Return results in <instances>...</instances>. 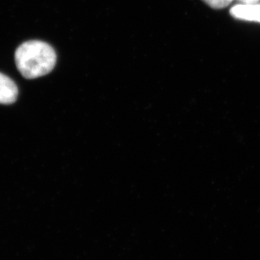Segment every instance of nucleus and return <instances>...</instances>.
Returning a JSON list of instances; mask_svg holds the SVG:
<instances>
[{"instance_id":"1","label":"nucleus","mask_w":260,"mask_h":260,"mask_svg":"<svg viewBox=\"0 0 260 260\" xmlns=\"http://www.w3.org/2000/svg\"><path fill=\"white\" fill-rule=\"evenodd\" d=\"M15 59L22 76L33 79L47 75L54 69L57 55L54 49L46 42L29 41L18 47Z\"/></svg>"},{"instance_id":"3","label":"nucleus","mask_w":260,"mask_h":260,"mask_svg":"<svg viewBox=\"0 0 260 260\" xmlns=\"http://www.w3.org/2000/svg\"><path fill=\"white\" fill-rule=\"evenodd\" d=\"M17 86L12 79L0 73V104L10 105L15 102L18 97Z\"/></svg>"},{"instance_id":"4","label":"nucleus","mask_w":260,"mask_h":260,"mask_svg":"<svg viewBox=\"0 0 260 260\" xmlns=\"http://www.w3.org/2000/svg\"><path fill=\"white\" fill-rule=\"evenodd\" d=\"M206 5L216 10H220L229 6L233 0H203Z\"/></svg>"},{"instance_id":"2","label":"nucleus","mask_w":260,"mask_h":260,"mask_svg":"<svg viewBox=\"0 0 260 260\" xmlns=\"http://www.w3.org/2000/svg\"><path fill=\"white\" fill-rule=\"evenodd\" d=\"M230 14L238 20L260 23V3L239 4L232 8Z\"/></svg>"}]
</instances>
